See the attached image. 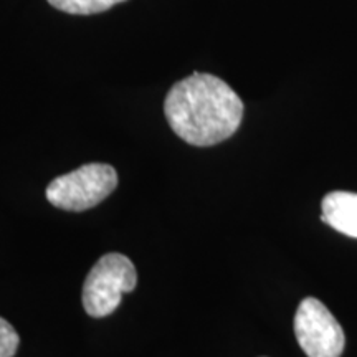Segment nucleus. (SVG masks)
<instances>
[{
	"instance_id": "obj_6",
	"label": "nucleus",
	"mask_w": 357,
	"mask_h": 357,
	"mask_svg": "<svg viewBox=\"0 0 357 357\" xmlns=\"http://www.w3.org/2000/svg\"><path fill=\"white\" fill-rule=\"evenodd\" d=\"M121 2H126V0H48V3L58 8V10L73 13V15L101 13Z\"/></svg>"
},
{
	"instance_id": "obj_5",
	"label": "nucleus",
	"mask_w": 357,
	"mask_h": 357,
	"mask_svg": "<svg viewBox=\"0 0 357 357\" xmlns=\"http://www.w3.org/2000/svg\"><path fill=\"white\" fill-rule=\"evenodd\" d=\"M321 220L352 238H357V194L346 190L329 192L321 204Z\"/></svg>"
},
{
	"instance_id": "obj_1",
	"label": "nucleus",
	"mask_w": 357,
	"mask_h": 357,
	"mask_svg": "<svg viewBox=\"0 0 357 357\" xmlns=\"http://www.w3.org/2000/svg\"><path fill=\"white\" fill-rule=\"evenodd\" d=\"M164 113L182 141L207 147L234 136L243 119V101L218 77L194 73L171 88Z\"/></svg>"
},
{
	"instance_id": "obj_3",
	"label": "nucleus",
	"mask_w": 357,
	"mask_h": 357,
	"mask_svg": "<svg viewBox=\"0 0 357 357\" xmlns=\"http://www.w3.org/2000/svg\"><path fill=\"white\" fill-rule=\"evenodd\" d=\"M118 187V172L108 164H86L56 177L47 187L48 202L61 211L83 212L102 202Z\"/></svg>"
},
{
	"instance_id": "obj_4",
	"label": "nucleus",
	"mask_w": 357,
	"mask_h": 357,
	"mask_svg": "<svg viewBox=\"0 0 357 357\" xmlns=\"http://www.w3.org/2000/svg\"><path fill=\"white\" fill-rule=\"evenodd\" d=\"M294 336L307 357H341L346 336L331 311L316 298H305L294 314Z\"/></svg>"
},
{
	"instance_id": "obj_2",
	"label": "nucleus",
	"mask_w": 357,
	"mask_h": 357,
	"mask_svg": "<svg viewBox=\"0 0 357 357\" xmlns=\"http://www.w3.org/2000/svg\"><path fill=\"white\" fill-rule=\"evenodd\" d=\"M137 284L132 261L121 253H106L91 268L83 287V307L91 318H105L118 310L124 293Z\"/></svg>"
},
{
	"instance_id": "obj_7",
	"label": "nucleus",
	"mask_w": 357,
	"mask_h": 357,
	"mask_svg": "<svg viewBox=\"0 0 357 357\" xmlns=\"http://www.w3.org/2000/svg\"><path fill=\"white\" fill-rule=\"evenodd\" d=\"M19 344L20 337L15 328L8 321L0 318V357H13L19 349Z\"/></svg>"
}]
</instances>
